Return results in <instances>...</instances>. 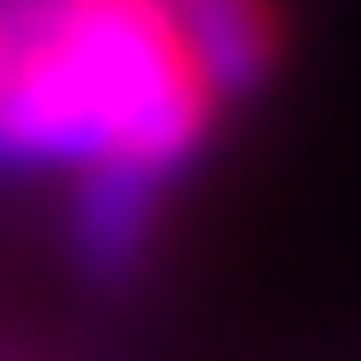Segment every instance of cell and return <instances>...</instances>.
Listing matches in <instances>:
<instances>
[{
    "label": "cell",
    "instance_id": "obj_1",
    "mask_svg": "<svg viewBox=\"0 0 361 361\" xmlns=\"http://www.w3.org/2000/svg\"><path fill=\"white\" fill-rule=\"evenodd\" d=\"M219 113L173 0H8L0 173L180 188Z\"/></svg>",
    "mask_w": 361,
    "mask_h": 361
},
{
    "label": "cell",
    "instance_id": "obj_2",
    "mask_svg": "<svg viewBox=\"0 0 361 361\" xmlns=\"http://www.w3.org/2000/svg\"><path fill=\"white\" fill-rule=\"evenodd\" d=\"M173 188L151 180H68V248L98 286H128L158 256Z\"/></svg>",
    "mask_w": 361,
    "mask_h": 361
},
{
    "label": "cell",
    "instance_id": "obj_3",
    "mask_svg": "<svg viewBox=\"0 0 361 361\" xmlns=\"http://www.w3.org/2000/svg\"><path fill=\"white\" fill-rule=\"evenodd\" d=\"M173 8L226 106L279 83V68H286V0H173Z\"/></svg>",
    "mask_w": 361,
    "mask_h": 361
}]
</instances>
